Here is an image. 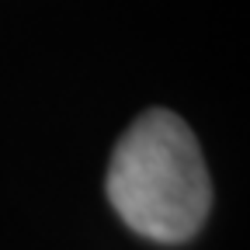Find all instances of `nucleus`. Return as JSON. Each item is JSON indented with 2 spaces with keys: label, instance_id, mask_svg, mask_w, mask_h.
Here are the masks:
<instances>
[{
  "label": "nucleus",
  "instance_id": "obj_1",
  "mask_svg": "<svg viewBox=\"0 0 250 250\" xmlns=\"http://www.w3.org/2000/svg\"><path fill=\"white\" fill-rule=\"evenodd\" d=\"M108 202L153 243L191 240L212 205V181L191 129L164 108L139 115L111 153Z\"/></svg>",
  "mask_w": 250,
  "mask_h": 250
}]
</instances>
